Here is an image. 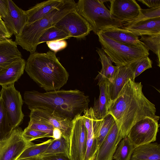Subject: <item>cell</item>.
<instances>
[{"label":"cell","mask_w":160,"mask_h":160,"mask_svg":"<svg viewBox=\"0 0 160 160\" xmlns=\"http://www.w3.org/2000/svg\"><path fill=\"white\" fill-rule=\"evenodd\" d=\"M70 138V157L72 160H84L86 149L87 132L82 116L72 119Z\"/></svg>","instance_id":"cell-11"},{"label":"cell","mask_w":160,"mask_h":160,"mask_svg":"<svg viewBox=\"0 0 160 160\" xmlns=\"http://www.w3.org/2000/svg\"><path fill=\"white\" fill-rule=\"evenodd\" d=\"M23 132L18 127L8 138L0 142V160H17L25 149L34 144L24 138Z\"/></svg>","instance_id":"cell-9"},{"label":"cell","mask_w":160,"mask_h":160,"mask_svg":"<svg viewBox=\"0 0 160 160\" xmlns=\"http://www.w3.org/2000/svg\"><path fill=\"white\" fill-rule=\"evenodd\" d=\"M135 79L134 73L129 65L119 67L112 82L108 83V93L110 102L117 97L128 79L135 81Z\"/></svg>","instance_id":"cell-18"},{"label":"cell","mask_w":160,"mask_h":160,"mask_svg":"<svg viewBox=\"0 0 160 160\" xmlns=\"http://www.w3.org/2000/svg\"><path fill=\"white\" fill-rule=\"evenodd\" d=\"M55 26L65 31L70 38L78 39L85 38L92 31L90 24L76 10L67 14Z\"/></svg>","instance_id":"cell-10"},{"label":"cell","mask_w":160,"mask_h":160,"mask_svg":"<svg viewBox=\"0 0 160 160\" xmlns=\"http://www.w3.org/2000/svg\"><path fill=\"white\" fill-rule=\"evenodd\" d=\"M22 58L15 41L6 39L0 41V71Z\"/></svg>","instance_id":"cell-19"},{"label":"cell","mask_w":160,"mask_h":160,"mask_svg":"<svg viewBox=\"0 0 160 160\" xmlns=\"http://www.w3.org/2000/svg\"><path fill=\"white\" fill-rule=\"evenodd\" d=\"M122 138V135L115 122L109 133L98 148L94 160H112L118 145Z\"/></svg>","instance_id":"cell-15"},{"label":"cell","mask_w":160,"mask_h":160,"mask_svg":"<svg viewBox=\"0 0 160 160\" xmlns=\"http://www.w3.org/2000/svg\"><path fill=\"white\" fill-rule=\"evenodd\" d=\"M12 35L7 28L3 20H0V41L10 39Z\"/></svg>","instance_id":"cell-39"},{"label":"cell","mask_w":160,"mask_h":160,"mask_svg":"<svg viewBox=\"0 0 160 160\" xmlns=\"http://www.w3.org/2000/svg\"><path fill=\"white\" fill-rule=\"evenodd\" d=\"M152 61L148 56H146L134 61L129 66L133 72L135 78L145 70L152 68Z\"/></svg>","instance_id":"cell-33"},{"label":"cell","mask_w":160,"mask_h":160,"mask_svg":"<svg viewBox=\"0 0 160 160\" xmlns=\"http://www.w3.org/2000/svg\"><path fill=\"white\" fill-rule=\"evenodd\" d=\"M52 139L38 144H33L28 147L22 153L17 160L37 158L40 156L45 151Z\"/></svg>","instance_id":"cell-28"},{"label":"cell","mask_w":160,"mask_h":160,"mask_svg":"<svg viewBox=\"0 0 160 160\" xmlns=\"http://www.w3.org/2000/svg\"><path fill=\"white\" fill-rule=\"evenodd\" d=\"M24 101L30 110L42 109L72 120L88 108L90 100L88 96L78 89L44 93L33 90L24 92Z\"/></svg>","instance_id":"cell-2"},{"label":"cell","mask_w":160,"mask_h":160,"mask_svg":"<svg viewBox=\"0 0 160 160\" xmlns=\"http://www.w3.org/2000/svg\"><path fill=\"white\" fill-rule=\"evenodd\" d=\"M37 158L38 160H72L69 155L64 153L38 157Z\"/></svg>","instance_id":"cell-38"},{"label":"cell","mask_w":160,"mask_h":160,"mask_svg":"<svg viewBox=\"0 0 160 160\" xmlns=\"http://www.w3.org/2000/svg\"><path fill=\"white\" fill-rule=\"evenodd\" d=\"M159 116L146 117L135 124L127 136L135 147L155 141L158 132Z\"/></svg>","instance_id":"cell-8"},{"label":"cell","mask_w":160,"mask_h":160,"mask_svg":"<svg viewBox=\"0 0 160 160\" xmlns=\"http://www.w3.org/2000/svg\"><path fill=\"white\" fill-rule=\"evenodd\" d=\"M27 128L45 132L50 135L52 138L53 127L51 125L32 119H30Z\"/></svg>","instance_id":"cell-35"},{"label":"cell","mask_w":160,"mask_h":160,"mask_svg":"<svg viewBox=\"0 0 160 160\" xmlns=\"http://www.w3.org/2000/svg\"><path fill=\"white\" fill-rule=\"evenodd\" d=\"M99 32L119 42L132 47L148 49L143 43L140 41L138 36L122 28L111 27L105 29Z\"/></svg>","instance_id":"cell-16"},{"label":"cell","mask_w":160,"mask_h":160,"mask_svg":"<svg viewBox=\"0 0 160 160\" xmlns=\"http://www.w3.org/2000/svg\"><path fill=\"white\" fill-rule=\"evenodd\" d=\"M8 8L7 15L2 18L7 28L15 37L22 32L26 24L25 11L19 8L12 0H8Z\"/></svg>","instance_id":"cell-14"},{"label":"cell","mask_w":160,"mask_h":160,"mask_svg":"<svg viewBox=\"0 0 160 160\" xmlns=\"http://www.w3.org/2000/svg\"><path fill=\"white\" fill-rule=\"evenodd\" d=\"M97 35L102 48L117 66H129L134 61L149 55L148 49L119 42L100 32Z\"/></svg>","instance_id":"cell-6"},{"label":"cell","mask_w":160,"mask_h":160,"mask_svg":"<svg viewBox=\"0 0 160 160\" xmlns=\"http://www.w3.org/2000/svg\"><path fill=\"white\" fill-rule=\"evenodd\" d=\"M139 40L148 50H150L156 54L157 65L160 67V33L142 35Z\"/></svg>","instance_id":"cell-27"},{"label":"cell","mask_w":160,"mask_h":160,"mask_svg":"<svg viewBox=\"0 0 160 160\" xmlns=\"http://www.w3.org/2000/svg\"><path fill=\"white\" fill-rule=\"evenodd\" d=\"M107 1L79 0L76 3L77 11L88 22L96 34L107 28L123 27L105 6L104 2Z\"/></svg>","instance_id":"cell-5"},{"label":"cell","mask_w":160,"mask_h":160,"mask_svg":"<svg viewBox=\"0 0 160 160\" xmlns=\"http://www.w3.org/2000/svg\"><path fill=\"white\" fill-rule=\"evenodd\" d=\"M70 141L62 135L59 139H52L45 151L39 157L59 153H64L70 156Z\"/></svg>","instance_id":"cell-25"},{"label":"cell","mask_w":160,"mask_h":160,"mask_svg":"<svg viewBox=\"0 0 160 160\" xmlns=\"http://www.w3.org/2000/svg\"><path fill=\"white\" fill-rule=\"evenodd\" d=\"M159 18L160 7L147 9L141 8L138 16L133 20L123 24V27L129 26L142 21Z\"/></svg>","instance_id":"cell-31"},{"label":"cell","mask_w":160,"mask_h":160,"mask_svg":"<svg viewBox=\"0 0 160 160\" xmlns=\"http://www.w3.org/2000/svg\"><path fill=\"white\" fill-rule=\"evenodd\" d=\"M13 129L9 124L2 100L0 98V142L8 138Z\"/></svg>","instance_id":"cell-30"},{"label":"cell","mask_w":160,"mask_h":160,"mask_svg":"<svg viewBox=\"0 0 160 160\" xmlns=\"http://www.w3.org/2000/svg\"><path fill=\"white\" fill-rule=\"evenodd\" d=\"M69 35L62 29L54 26L48 29L40 36L38 41V44L43 42L69 38Z\"/></svg>","instance_id":"cell-29"},{"label":"cell","mask_w":160,"mask_h":160,"mask_svg":"<svg viewBox=\"0 0 160 160\" xmlns=\"http://www.w3.org/2000/svg\"><path fill=\"white\" fill-rule=\"evenodd\" d=\"M122 28L138 36L159 33L160 18L140 21Z\"/></svg>","instance_id":"cell-22"},{"label":"cell","mask_w":160,"mask_h":160,"mask_svg":"<svg viewBox=\"0 0 160 160\" xmlns=\"http://www.w3.org/2000/svg\"><path fill=\"white\" fill-rule=\"evenodd\" d=\"M0 20L2 21V16L0 14Z\"/></svg>","instance_id":"cell-44"},{"label":"cell","mask_w":160,"mask_h":160,"mask_svg":"<svg viewBox=\"0 0 160 160\" xmlns=\"http://www.w3.org/2000/svg\"><path fill=\"white\" fill-rule=\"evenodd\" d=\"M96 51L99 56L102 68L95 79H105L111 82L119 67L113 65L111 60L102 48H97Z\"/></svg>","instance_id":"cell-24"},{"label":"cell","mask_w":160,"mask_h":160,"mask_svg":"<svg viewBox=\"0 0 160 160\" xmlns=\"http://www.w3.org/2000/svg\"><path fill=\"white\" fill-rule=\"evenodd\" d=\"M103 119L97 137L98 148L107 136L115 122L112 116L110 114H108Z\"/></svg>","instance_id":"cell-32"},{"label":"cell","mask_w":160,"mask_h":160,"mask_svg":"<svg viewBox=\"0 0 160 160\" xmlns=\"http://www.w3.org/2000/svg\"><path fill=\"white\" fill-rule=\"evenodd\" d=\"M77 3L73 0H66L62 6L52 10L42 18L26 25L22 32L15 37V42L30 53L36 52L38 40L48 29L55 24L68 13L76 10Z\"/></svg>","instance_id":"cell-4"},{"label":"cell","mask_w":160,"mask_h":160,"mask_svg":"<svg viewBox=\"0 0 160 160\" xmlns=\"http://www.w3.org/2000/svg\"><path fill=\"white\" fill-rule=\"evenodd\" d=\"M29 117L30 119L46 123L54 128L59 129L62 136L70 141L73 125L72 120L64 118L38 108L31 110Z\"/></svg>","instance_id":"cell-12"},{"label":"cell","mask_w":160,"mask_h":160,"mask_svg":"<svg viewBox=\"0 0 160 160\" xmlns=\"http://www.w3.org/2000/svg\"><path fill=\"white\" fill-rule=\"evenodd\" d=\"M135 147L127 136L123 138L118 145L113 159L130 160Z\"/></svg>","instance_id":"cell-26"},{"label":"cell","mask_w":160,"mask_h":160,"mask_svg":"<svg viewBox=\"0 0 160 160\" xmlns=\"http://www.w3.org/2000/svg\"><path fill=\"white\" fill-rule=\"evenodd\" d=\"M66 0H48L35 5L25 11L26 25L32 23L45 16L53 9L62 6Z\"/></svg>","instance_id":"cell-17"},{"label":"cell","mask_w":160,"mask_h":160,"mask_svg":"<svg viewBox=\"0 0 160 160\" xmlns=\"http://www.w3.org/2000/svg\"><path fill=\"white\" fill-rule=\"evenodd\" d=\"M142 87L141 82L128 79L117 97L108 105V114L114 118L123 138L137 122L156 115L155 105L144 96Z\"/></svg>","instance_id":"cell-1"},{"label":"cell","mask_w":160,"mask_h":160,"mask_svg":"<svg viewBox=\"0 0 160 160\" xmlns=\"http://www.w3.org/2000/svg\"><path fill=\"white\" fill-rule=\"evenodd\" d=\"M20 160H38V158H29L25 159H23Z\"/></svg>","instance_id":"cell-43"},{"label":"cell","mask_w":160,"mask_h":160,"mask_svg":"<svg viewBox=\"0 0 160 160\" xmlns=\"http://www.w3.org/2000/svg\"><path fill=\"white\" fill-rule=\"evenodd\" d=\"M97 80L98 81L100 94L98 98L95 99L92 108L95 117L98 119H102L108 114L107 107L110 102L108 93L109 82L105 79L99 78Z\"/></svg>","instance_id":"cell-21"},{"label":"cell","mask_w":160,"mask_h":160,"mask_svg":"<svg viewBox=\"0 0 160 160\" xmlns=\"http://www.w3.org/2000/svg\"><path fill=\"white\" fill-rule=\"evenodd\" d=\"M46 44L48 48L55 53L65 48L67 46V42L64 40L48 42Z\"/></svg>","instance_id":"cell-37"},{"label":"cell","mask_w":160,"mask_h":160,"mask_svg":"<svg viewBox=\"0 0 160 160\" xmlns=\"http://www.w3.org/2000/svg\"><path fill=\"white\" fill-rule=\"evenodd\" d=\"M0 95L9 124L13 129L22 123L24 117L22 109L23 101L21 94L13 84L2 86Z\"/></svg>","instance_id":"cell-7"},{"label":"cell","mask_w":160,"mask_h":160,"mask_svg":"<svg viewBox=\"0 0 160 160\" xmlns=\"http://www.w3.org/2000/svg\"><path fill=\"white\" fill-rule=\"evenodd\" d=\"M150 8L160 7V0H138Z\"/></svg>","instance_id":"cell-40"},{"label":"cell","mask_w":160,"mask_h":160,"mask_svg":"<svg viewBox=\"0 0 160 160\" xmlns=\"http://www.w3.org/2000/svg\"><path fill=\"white\" fill-rule=\"evenodd\" d=\"M8 8V0H0V14L2 18L7 15Z\"/></svg>","instance_id":"cell-41"},{"label":"cell","mask_w":160,"mask_h":160,"mask_svg":"<svg viewBox=\"0 0 160 160\" xmlns=\"http://www.w3.org/2000/svg\"><path fill=\"white\" fill-rule=\"evenodd\" d=\"M62 135L60 130L57 128H54L52 132V138L53 139H58Z\"/></svg>","instance_id":"cell-42"},{"label":"cell","mask_w":160,"mask_h":160,"mask_svg":"<svg viewBox=\"0 0 160 160\" xmlns=\"http://www.w3.org/2000/svg\"><path fill=\"white\" fill-rule=\"evenodd\" d=\"M98 149L97 137L93 135L87 139L84 160H94Z\"/></svg>","instance_id":"cell-34"},{"label":"cell","mask_w":160,"mask_h":160,"mask_svg":"<svg viewBox=\"0 0 160 160\" xmlns=\"http://www.w3.org/2000/svg\"><path fill=\"white\" fill-rule=\"evenodd\" d=\"M26 61L22 58L0 71V85L7 86L14 84L23 74Z\"/></svg>","instance_id":"cell-20"},{"label":"cell","mask_w":160,"mask_h":160,"mask_svg":"<svg viewBox=\"0 0 160 160\" xmlns=\"http://www.w3.org/2000/svg\"><path fill=\"white\" fill-rule=\"evenodd\" d=\"M130 160H160V145L151 142L135 147Z\"/></svg>","instance_id":"cell-23"},{"label":"cell","mask_w":160,"mask_h":160,"mask_svg":"<svg viewBox=\"0 0 160 160\" xmlns=\"http://www.w3.org/2000/svg\"><path fill=\"white\" fill-rule=\"evenodd\" d=\"M22 134L24 138L29 142L40 138H52L50 135L45 132L28 128L27 127L23 131Z\"/></svg>","instance_id":"cell-36"},{"label":"cell","mask_w":160,"mask_h":160,"mask_svg":"<svg viewBox=\"0 0 160 160\" xmlns=\"http://www.w3.org/2000/svg\"><path fill=\"white\" fill-rule=\"evenodd\" d=\"M25 70L38 85L47 92L59 90L66 84L69 75L54 52L30 53Z\"/></svg>","instance_id":"cell-3"},{"label":"cell","mask_w":160,"mask_h":160,"mask_svg":"<svg viewBox=\"0 0 160 160\" xmlns=\"http://www.w3.org/2000/svg\"><path fill=\"white\" fill-rule=\"evenodd\" d=\"M109 11L112 16L122 24L139 15L141 8L135 0H111Z\"/></svg>","instance_id":"cell-13"}]
</instances>
